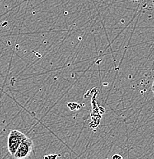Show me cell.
<instances>
[{
  "label": "cell",
  "instance_id": "cell-6",
  "mask_svg": "<svg viewBox=\"0 0 154 159\" xmlns=\"http://www.w3.org/2000/svg\"><path fill=\"white\" fill-rule=\"evenodd\" d=\"M152 3H153V6H154V0H152Z\"/></svg>",
  "mask_w": 154,
  "mask_h": 159
},
{
  "label": "cell",
  "instance_id": "cell-5",
  "mask_svg": "<svg viewBox=\"0 0 154 159\" xmlns=\"http://www.w3.org/2000/svg\"><path fill=\"white\" fill-rule=\"evenodd\" d=\"M151 89H152V91H153V93H154V81H153V84H152V87H151Z\"/></svg>",
  "mask_w": 154,
  "mask_h": 159
},
{
  "label": "cell",
  "instance_id": "cell-2",
  "mask_svg": "<svg viewBox=\"0 0 154 159\" xmlns=\"http://www.w3.org/2000/svg\"><path fill=\"white\" fill-rule=\"evenodd\" d=\"M33 148V142L29 138H26L22 142L16 151V154L14 155V158H25L29 156L31 154V150Z\"/></svg>",
  "mask_w": 154,
  "mask_h": 159
},
{
  "label": "cell",
  "instance_id": "cell-1",
  "mask_svg": "<svg viewBox=\"0 0 154 159\" xmlns=\"http://www.w3.org/2000/svg\"><path fill=\"white\" fill-rule=\"evenodd\" d=\"M27 136L18 130H12L8 136V150L12 156H14L18 148Z\"/></svg>",
  "mask_w": 154,
  "mask_h": 159
},
{
  "label": "cell",
  "instance_id": "cell-4",
  "mask_svg": "<svg viewBox=\"0 0 154 159\" xmlns=\"http://www.w3.org/2000/svg\"><path fill=\"white\" fill-rule=\"evenodd\" d=\"M112 158H114V159H116V158L121 159L122 158V156H121V155H118V154H115V155H114L113 156H112Z\"/></svg>",
  "mask_w": 154,
  "mask_h": 159
},
{
  "label": "cell",
  "instance_id": "cell-3",
  "mask_svg": "<svg viewBox=\"0 0 154 159\" xmlns=\"http://www.w3.org/2000/svg\"><path fill=\"white\" fill-rule=\"evenodd\" d=\"M44 158H58V155H55V154H53V155H47L44 157Z\"/></svg>",
  "mask_w": 154,
  "mask_h": 159
}]
</instances>
